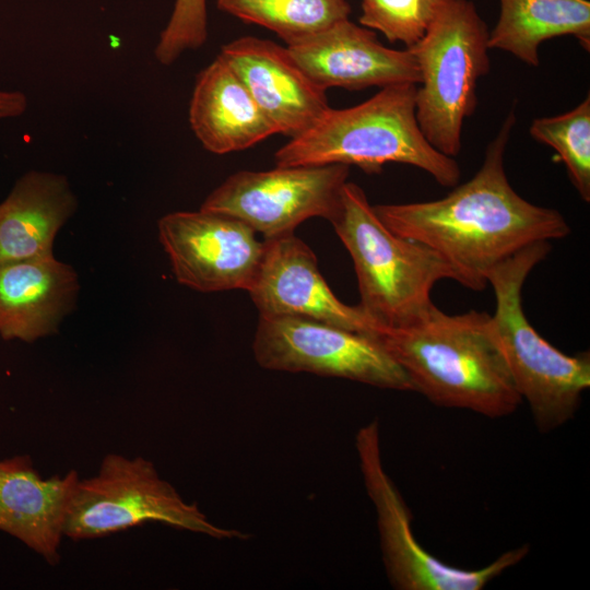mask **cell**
Segmentation results:
<instances>
[{"mask_svg": "<svg viewBox=\"0 0 590 590\" xmlns=\"http://www.w3.org/2000/svg\"><path fill=\"white\" fill-rule=\"evenodd\" d=\"M515 122L511 110L476 174L444 198L373 205L390 231L435 250L457 282L474 291L485 288L487 273L518 251L570 233L557 210L527 201L509 184L504 154Z\"/></svg>", "mask_w": 590, "mask_h": 590, "instance_id": "cell-1", "label": "cell"}, {"mask_svg": "<svg viewBox=\"0 0 590 590\" xmlns=\"http://www.w3.org/2000/svg\"><path fill=\"white\" fill-rule=\"evenodd\" d=\"M376 338L413 391L436 405L497 418L522 402L486 311L448 315L434 306L414 323L387 328Z\"/></svg>", "mask_w": 590, "mask_h": 590, "instance_id": "cell-2", "label": "cell"}, {"mask_svg": "<svg viewBox=\"0 0 590 590\" xmlns=\"http://www.w3.org/2000/svg\"><path fill=\"white\" fill-rule=\"evenodd\" d=\"M416 84L381 87L349 108H329L308 130L274 154L276 166L355 165L380 173L388 163L415 166L439 185L455 187L460 168L422 133L415 115Z\"/></svg>", "mask_w": 590, "mask_h": 590, "instance_id": "cell-3", "label": "cell"}, {"mask_svg": "<svg viewBox=\"0 0 590 590\" xmlns=\"http://www.w3.org/2000/svg\"><path fill=\"white\" fill-rule=\"evenodd\" d=\"M329 222L352 257L358 305L384 329L420 320L435 306L430 298L435 284L458 281L435 250L390 231L354 182L343 186L340 206Z\"/></svg>", "mask_w": 590, "mask_h": 590, "instance_id": "cell-4", "label": "cell"}, {"mask_svg": "<svg viewBox=\"0 0 590 590\" xmlns=\"http://www.w3.org/2000/svg\"><path fill=\"white\" fill-rule=\"evenodd\" d=\"M551 241L532 244L494 267L486 275L496 299L492 315L497 339L516 389L529 404L540 432L571 420L590 387V354L567 355L531 326L522 308V287L545 259Z\"/></svg>", "mask_w": 590, "mask_h": 590, "instance_id": "cell-5", "label": "cell"}, {"mask_svg": "<svg viewBox=\"0 0 590 590\" xmlns=\"http://www.w3.org/2000/svg\"><path fill=\"white\" fill-rule=\"evenodd\" d=\"M489 31L470 0H440L424 36L408 48L420 71L415 115L426 140L453 157L476 107L477 80L489 70Z\"/></svg>", "mask_w": 590, "mask_h": 590, "instance_id": "cell-6", "label": "cell"}, {"mask_svg": "<svg viewBox=\"0 0 590 590\" xmlns=\"http://www.w3.org/2000/svg\"><path fill=\"white\" fill-rule=\"evenodd\" d=\"M148 521L216 540L250 536L211 522L196 503L186 502L160 476L152 461L117 453L104 457L96 475L79 479L67 510L63 535L75 541L103 538Z\"/></svg>", "mask_w": 590, "mask_h": 590, "instance_id": "cell-7", "label": "cell"}, {"mask_svg": "<svg viewBox=\"0 0 590 590\" xmlns=\"http://www.w3.org/2000/svg\"><path fill=\"white\" fill-rule=\"evenodd\" d=\"M355 448L366 492L375 507L382 560L399 590H481L528 554V545L507 551L480 569L442 563L415 539L411 512L382 464L379 422L358 429Z\"/></svg>", "mask_w": 590, "mask_h": 590, "instance_id": "cell-8", "label": "cell"}, {"mask_svg": "<svg viewBox=\"0 0 590 590\" xmlns=\"http://www.w3.org/2000/svg\"><path fill=\"white\" fill-rule=\"evenodd\" d=\"M262 368L349 379L374 387L413 391L402 367L376 337L288 316H259L252 342Z\"/></svg>", "mask_w": 590, "mask_h": 590, "instance_id": "cell-9", "label": "cell"}, {"mask_svg": "<svg viewBox=\"0 0 590 590\" xmlns=\"http://www.w3.org/2000/svg\"><path fill=\"white\" fill-rule=\"evenodd\" d=\"M349 174L350 166L343 164L240 170L215 188L200 209L235 217L264 239L278 238L294 234L310 217L330 221Z\"/></svg>", "mask_w": 590, "mask_h": 590, "instance_id": "cell-10", "label": "cell"}, {"mask_svg": "<svg viewBox=\"0 0 590 590\" xmlns=\"http://www.w3.org/2000/svg\"><path fill=\"white\" fill-rule=\"evenodd\" d=\"M244 222L205 210L158 221V236L176 280L203 293L245 290L259 268L263 241Z\"/></svg>", "mask_w": 590, "mask_h": 590, "instance_id": "cell-11", "label": "cell"}, {"mask_svg": "<svg viewBox=\"0 0 590 590\" xmlns=\"http://www.w3.org/2000/svg\"><path fill=\"white\" fill-rule=\"evenodd\" d=\"M247 292L259 316L306 318L371 337L385 330L359 305H346L334 295L314 251L295 234L263 240Z\"/></svg>", "mask_w": 590, "mask_h": 590, "instance_id": "cell-12", "label": "cell"}, {"mask_svg": "<svg viewBox=\"0 0 590 590\" xmlns=\"http://www.w3.org/2000/svg\"><path fill=\"white\" fill-rule=\"evenodd\" d=\"M219 56L279 134L292 139L304 133L330 108L326 90L299 67L287 47L244 36L222 46Z\"/></svg>", "mask_w": 590, "mask_h": 590, "instance_id": "cell-13", "label": "cell"}, {"mask_svg": "<svg viewBox=\"0 0 590 590\" xmlns=\"http://www.w3.org/2000/svg\"><path fill=\"white\" fill-rule=\"evenodd\" d=\"M286 47L299 67L326 91L329 87L358 91L401 83L417 85L421 81L415 57L408 48H388L373 31L349 19Z\"/></svg>", "mask_w": 590, "mask_h": 590, "instance_id": "cell-14", "label": "cell"}, {"mask_svg": "<svg viewBox=\"0 0 590 590\" xmlns=\"http://www.w3.org/2000/svg\"><path fill=\"white\" fill-rule=\"evenodd\" d=\"M76 471L43 479L30 456L0 460V530L56 565Z\"/></svg>", "mask_w": 590, "mask_h": 590, "instance_id": "cell-15", "label": "cell"}, {"mask_svg": "<svg viewBox=\"0 0 590 590\" xmlns=\"http://www.w3.org/2000/svg\"><path fill=\"white\" fill-rule=\"evenodd\" d=\"M78 292L75 271L52 253L0 264V335L33 342L55 333Z\"/></svg>", "mask_w": 590, "mask_h": 590, "instance_id": "cell-16", "label": "cell"}, {"mask_svg": "<svg viewBox=\"0 0 590 590\" xmlns=\"http://www.w3.org/2000/svg\"><path fill=\"white\" fill-rule=\"evenodd\" d=\"M189 123L202 146L220 155L251 148L278 133L245 84L219 55L196 78Z\"/></svg>", "mask_w": 590, "mask_h": 590, "instance_id": "cell-17", "label": "cell"}, {"mask_svg": "<svg viewBox=\"0 0 590 590\" xmlns=\"http://www.w3.org/2000/svg\"><path fill=\"white\" fill-rule=\"evenodd\" d=\"M78 200L66 176L31 170L0 203V264L52 253Z\"/></svg>", "mask_w": 590, "mask_h": 590, "instance_id": "cell-18", "label": "cell"}, {"mask_svg": "<svg viewBox=\"0 0 590 590\" xmlns=\"http://www.w3.org/2000/svg\"><path fill=\"white\" fill-rule=\"evenodd\" d=\"M498 20L489 32V49L511 54L538 67L539 47L548 39L570 35L590 50L589 0H499Z\"/></svg>", "mask_w": 590, "mask_h": 590, "instance_id": "cell-19", "label": "cell"}, {"mask_svg": "<svg viewBox=\"0 0 590 590\" xmlns=\"http://www.w3.org/2000/svg\"><path fill=\"white\" fill-rule=\"evenodd\" d=\"M216 5L274 32L286 46L302 43L351 14L346 0H216Z\"/></svg>", "mask_w": 590, "mask_h": 590, "instance_id": "cell-20", "label": "cell"}, {"mask_svg": "<svg viewBox=\"0 0 590 590\" xmlns=\"http://www.w3.org/2000/svg\"><path fill=\"white\" fill-rule=\"evenodd\" d=\"M531 137L554 149L581 199L590 201V95L575 108L532 120Z\"/></svg>", "mask_w": 590, "mask_h": 590, "instance_id": "cell-21", "label": "cell"}, {"mask_svg": "<svg viewBox=\"0 0 590 590\" xmlns=\"http://www.w3.org/2000/svg\"><path fill=\"white\" fill-rule=\"evenodd\" d=\"M440 0H362L359 23L390 43L414 46L424 36Z\"/></svg>", "mask_w": 590, "mask_h": 590, "instance_id": "cell-22", "label": "cell"}, {"mask_svg": "<svg viewBox=\"0 0 590 590\" xmlns=\"http://www.w3.org/2000/svg\"><path fill=\"white\" fill-rule=\"evenodd\" d=\"M206 38V0H176L155 46V59L163 66H169L184 52L200 48Z\"/></svg>", "mask_w": 590, "mask_h": 590, "instance_id": "cell-23", "label": "cell"}, {"mask_svg": "<svg viewBox=\"0 0 590 590\" xmlns=\"http://www.w3.org/2000/svg\"><path fill=\"white\" fill-rule=\"evenodd\" d=\"M27 106L28 99L23 92L0 88V120L23 115Z\"/></svg>", "mask_w": 590, "mask_h": 590, "instance_id": "cell-24", "label": "cell"}]
</instances>
